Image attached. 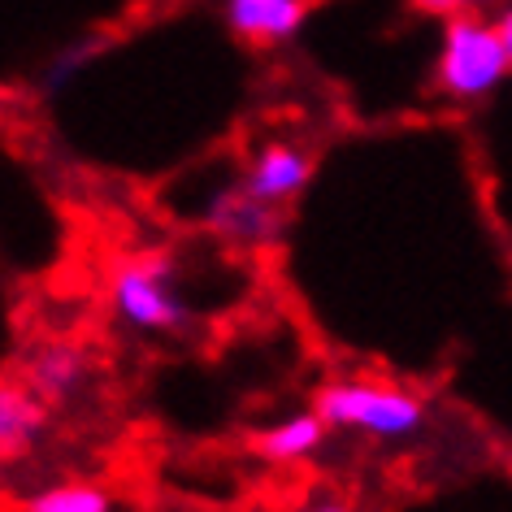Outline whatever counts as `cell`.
Here are the masks:
<instances>
[{
    "label": "cell",
    "instance_id": "4",
    "mask_svg": "<svg viewBox=\"0 0 512 512\" xmlns=\"http://www.w3.org/2000/svg\"><path fill=\"white\" fill-rule=\"evenodd\" d=\"M309 174H313L309 152H300L291 144H270V148L256 152V161L248 165L243 191H252V196L265 200V204H283L291 196H300L304 183H309Z\"/></svg>",
    "mask_w": 512,
    "mask_h": 512
},
{
    "label": "cell",
    "instance_id": "6",
    "mask_svg": "<svg viewBox=\"0 0 512 512\" xmlns=\"http://www.w3.org/2000/svg\"><path fill=\"white\" fill-rule=\"evenodd\" d=\"M226 22L243 40L283 44L300 31L304 0H226Z\"/></svg>",
    "mask_w": 512,
    "mask_h": 512
},
{
    "label": "cell",
    "instance_id": "7",
    "mask_svg": "<svg viewBox=\"0 0 512 512\" xmlns=\"http://www.w3.org/2000/svg\"><path fill=\"white\" fill-rule=\"evenodd\" d=\"M40 430H44V404L27 387L5 382L0 387V456L22 452Z\"/></svg>",
    "mask_w": 512,
    "mask_h": 512
},
{
    "label": "cell",
    "instance_id": "3",
    "mask_svg": "<svg viewBox=\"0 0 512 512\" xmlns=\"http://www.w3.org/2000/svg\"><path fill=\"white\" fill-rule=\"evenodd\" d=\"M113 304H118L122 322L139 330H183L191 317L183 296H178L174 265L165 256L126 261L118 278H113Z\"/></svg>",
    "mask_w": 512,
    "mask_h": 512
},
{
    "label": "cell",
    "instance_id": "8",
    "mask_svg": "<svg viewBox=\"0 0 512 512\" xmlns=\"http://www.w3.org/2000/svg\"><path fill=\"white\" fill-rule=\"evenodd\" d=\"M322 430H326V421L317 413H300V417L283 421V426L265 430L261 439H256V452L270 460H300L322 447Z\"/></svg>",
    "mask_w": 512,
    "mask_h": 512
},
{
    "label": "cell",
    "instance_id": "1",
    "mask_svg": "<svg viewBox=\"0 0 512 512\" xmlns=\"http://www.w3.org/2000/svg\"><path fill=\"white\" fill-rule=\"evenodd\" d=\"M512 57L499 27L469 14H452L443 31V53H439V87L452 100H486L499 83L508 79Z\"/></svg>",
    "mask_w": 512,
    "mask_h": 512
},
{
    "label": "cell",
    "instance_id": "9",
    "mask_svg": "<svg viewBox=\"0 0 512 512\" xmlns=\"http://www.w3.org/2000/svg\"><path fill=\"white\" fill-rule=\"evenodd\" d=\"M83 378V356L70 343H53L31 356V387L40 395H66Z\"/></svg>",
    "mask_w": 512,
    "mask_h": 512
},
{
    "label": "cell",
    "instance_id": "10",
    "mask_svg": "<svg viewBox=\"0 0 512 512\" xmlns=\"http://www.w3.org/2000/svg\"><path fill=\"white\" fill-rule=\"evenodd\" d=\"M31 512H113V504L96 486H57V491L35 495Z\"/></svg>",
    "mask_w": 512,
    "mask_h": 512
},
{
    "label": "cell",
    "instance_id": "5",
    "mask_svg": "<svg viewBox=\"0 0 512 512\" xmlns=\"http://www.w3.org/2000/svg\"><path fill=\"white\" fill-rule=\"evenodd\" d=\"M209 226L217 230V235L239 239V243H270L278 230H283L274 204L256 200L252 191H243V187H230V191H222V196H213Z\"/></svg>",
    "mask_w": 512,
    "mask_h": 512
},
{
    "label": "cell",
    "instance_id": "13",
    "mask_svg": "<svg viewBox=\"0 0 512 512\" xmlns=\"http://www.w3.org/2000/svg\"><path fill=\"white\" fill-rule=\"evenodd\" d=\"M495 27H499V40H504L508 57H512V5L504 9V14H499V22H495Z\"/></svg>",
    "mask_w": 512,
    "mask_h": 512
},
{
    "label": "cell",
    "instance_id": "14",
    "mask_svg": "<svg viewBox=\"0 0 512 512\" xmlns=\"http://www.w3.org/2000/svg\"><path fill=\"white\" fill-rule=\"evenodd\" d=\"M317 512H348V508H339V504H326V508H317Z\"/></svg>",
    "mask_w": 512,
    "mask_h": 512
},
{
    "label": "cell",
    "instance_id": "11",
    "mask_svg": "<svg viewBox=\"0 0 512 512\" xmlns=\"http://www.w3.org/2000/svg\"><path fill=\"white\" fill-rule=\"evenodd\" d=\"M87 53H92V48H79V53H70V57H57V61H53V74H48V79H44L48 92H57V87L66 83L74 70H79V61H83Z\"/></svg>",
    "mask_w": 512,
    "mask_h": 512
},
{
    "label": "cell",
    "instance_id": "2",
    "mask_svg": "<svg viewBox=\"0 0 512 512\" xmlns=\"http://www.w3.org/2000/svg\"><path fill=\"white\" fill-rule=\"evenodd\" d=\"M317 417L326 426L365 430L374 439H408L421 430L426 408L408 391L374 387V382H335L317 395Z\"/></svg>",
    "mask_w": 512,
    "mask_h": 512
},
{
    "label": "cell",
    "instance_id": "12",
    "mask_svg": "<svg viewBox=\"0 0 512 512\" xmlns=\"http://www.w3.org/2000/svg\"><path fill=\"white\" fill-rule=\"evenodd\" d=\"M421 9H434V14H460V9H478L491 5V0H417Z\"/></svg>",
    "mask_w": 512,
    "mask_h": 512
}]
</instances>
